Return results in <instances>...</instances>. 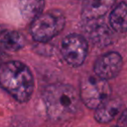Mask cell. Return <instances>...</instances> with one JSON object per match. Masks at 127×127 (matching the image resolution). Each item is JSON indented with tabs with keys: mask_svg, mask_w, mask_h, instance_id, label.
I'll return each mask as SVG.
<instances>
[{
	"mask_svg": "<svg viewBox=\"0 0 127 127\" xmlns=\"http://www.w3.org/2000/svg\"><path fill=\"white\" fill-rule=\"evenodd\" d=\"M48 117L55 121H64L76 115L80 106L79 95L73 86L67 84H53L43 92Z\"/></svg>",
	"mask_w": 127,
	"mask_h": 127,
	"instance_id": "6da1fadb",
	"label": "cell"
},
{
	"mask_svg": "<svg viewBox=\"0 0 127 127\" xmlns=\"http://www.w3.org/2000/svg\"><path fill=\"white\" fill-rule=\"evenodd\" d=\"M0 87L19 103L31 99L34 78L30 68L20 61L11 60L0 64Z\"/></svg>",
	"mask_w": 127,
	"mask_h": 127,
	"instance_id": "7a4b0ae2",
	"label": "cell"
},
{
	"mask_svg": "<svg viewBox=\"0 0 127 127\" xmlns=\"http://www.w3.org/2000/svg\"><path fill=\"white\" fill-rule=\"evenodd\" d=\"M65 25V17L58 10L42 12L31 22L30 33L39 43L51 41L60 34Z\"/></svg>",
	"mask_w": 127,
	"mask_h": 127,
	"instance_id": "3957f363",
	"label": "cell"
},
{
	"mask_svg": "<svg viewBox=\"0 0 127 127\" xmlns=\"http://www.w3.org/2000/svg\"><path fill=\"white\" fill-rule=\"evenodd\" d=\"M111 89L108 81L97 76H87L79 85L80 100L89 109L95 110L111 97Z\"/></svg>",
	"mask_w": 127,
	"mask_h": 127,
	"instance_id": "277c9868",
	"label": "cell"
},
{
	"mask_svg": "<svg viewBox=\"0 0 127 127\" xmlns=\"http://www.w3.org/2000/svg\"><path fill=\"white\" fill-rule=\"evenodd\" d=\"M61 54L70 66H81L88 54V43L85 37L77 33L64 37L61 43Z\"/></svg>",
	"mask_w": 127,
	"mask_h": 127,
	"instance_id": "5b68a950",
	"label": "cell"
},
{
	"mask_svg": "<svg viewBox=\"0 0 127 127\" xmlns=\"http://www.w3.org/2000/svg\"><path fill=\"white\" fill-rule=\"evenodd\" d=\"M123 64L124 61L121 55L116 51H110L103 54L96 60L93 71L95 76L108 81L119 74Z\"/></svg>",
	"mask_w": 127,
	"mask_h": 127,
	"instance_id": "8992f818",
	"label": "cell"
},
{
	"mask_svg": "<svg viewBox=\"0 0 127 127\" xmlns=\"http://www.w3.org/2000/svg\"><path fill=\"white\" fill-rule=\"evenodd\" d=\"M118 0H85L81 18L85 22H93L103 18Z\"/></svg>",
	"mask_w": 127,
	"mask_h": 127,
	"instance_id": "52a82bcc",
	"label": "cell"
},
{
	"mask_svg": "<svg viewBox=\"0 0 127 127\" xmlns=\"http://www.w3.org/2000/svg\"><path fill=\"white\" fill-rule=\"evenodd\" d=\"M25 45L23 36L11 27L0 25V56L16 52Z\"/></svg>",
	"mask_w": 127,
	"mask_h": 127,
	"instance_id": "ba28073f",
	"label": "cell"
},
{
	"mask_svg": "<svg viewBox=\"0 0 127 127\" xmlns=\"http://www.w3.org/2000/svg\"><path fill=\"white\" fill-rule=\"evenodd\" d=\"M123 107V101L119 97H109L102 104L95 109L94 118L97 122L105 124L111 122L120 112Z\"/></svg>",
	"mask_w": 127,
	"mask_h": 127,
	"instance_id": "9c48e42d",
	"label": "cell"
},
{
	"mask_svg": "<svg viewBox=\"0 0 127 127\" xmlns=\"http://www.w3.org/2000/svg\"><path fill=\"white\" fill-rule=\"evenodd\" d=\"M127 11L125 2H120L112 9L109 16V23L111 29L118 33H125L127 28Z\"/></svg>",
	"mask_w": 127,
	"mask_h": 127,
	"instance_id": "30bf717a",
	"label": "cell"
},
{
	"mask_svg": "<svg viewBox=\"0 0 127 127\" xmlns=\"http://www.w3.org/2000/svg\"><path fill=\"white\" fill-rule=\"evenodd\" d=\"M44 0H19V10L25 19L32 22L44 11Z\"/></svg>",
	"mask_w": 127,
	"mask_h": 127,
	"instance_id": "8fae6325",
	"label": "cell"
},
{
	"mask_svg": "<svg viewBox=\"0 0 127 127\" xmlns=\"http://www.w3.org/2000/svg\"><path fill=\"white\" fill-rule=\"evenodd\" d=\"M90 36L92 41L98 46L108 45L111 41L110 30L105 25H95L91 26Z\"/></svg>",
	"mask_w": 127,
	"mask_h": 127,
	"instance_id": "7c38bea8",
	"label": "cell"
},
{
	"mask_svg": "<svg viewBox=\"0 0 127 127\" xmlns=\"http://www.w3.org/2000/svg\"><path fill=\"white\" fill-rule=\"evenodd\" d=\"M112 127H122V126H118V125H116V126H112Z\"/></svg>",
	"mask_w": 127,
	"mask_h": 127,
	"instance_id": "4fadbf2b",
	"label": "cell"
}]
</instances>
